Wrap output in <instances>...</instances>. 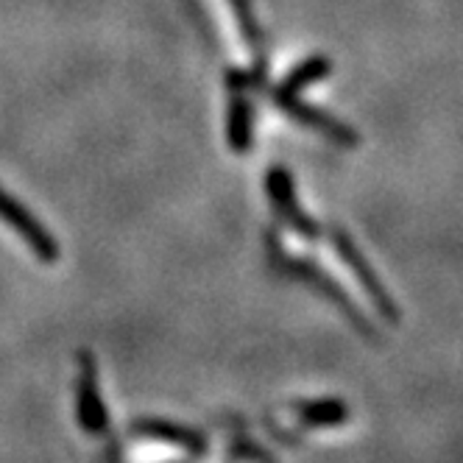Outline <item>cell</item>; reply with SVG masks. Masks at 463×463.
<instances>
[{
    "mask_svg": "<svg viewBox=\"0 0 463 463\" xmlns=\"http://www.w3.org/2000/svg\"><path fill=\"white\" fill-rule=\"evenodd\" d=\"M277 107H279L282 112H288L293 120H299L302 126H307V128L318 131L321 137L335 140V143H338V146H344V148H354V146L360 143L357 131H354L352 126H346L344 120L333 118L329 112H324V109H318V107H313V104L302 101V95H293V98H277Z\"/></svg>",
    "mask_w": 463,
    "mask_h": 463,
    "instance_id": "cell-5",
    "label": "cell"
},
{
    "mask_svg": "<svg viewBox=\"0 0 463 463\" xmlns=\"http://www.w3.org/2000/svg\"><path fill=\"white\" fill-rule=\"evenodd\" d=\"M229 87H232V98H229V112H226V140L232 154H249L251 151V140H254V126H251V104L243 92L246 87V73L232 71L229 73Z\"/></svg>",
    "mask_w": 463,
    "mask_h": 463,
    "instance_id": "cell-7",
    "label": "cell"
},
{
    "mask_svg": "<svg viewBox=\"0 0 463 463\" xmlns=\"http://www.w3.org/2000/svg\"><path fill=\"white\" fill-rule=\"evenodd\" d=\"M299 271H302V277H310V279H313V282H316V285H318V288H321V290H324L326 296H333V299H335V305H338V307H341V310H344L346 316H352L357 326H366V321H363V316H360V313L354 310V305H349V302H346L344 290H341V288H338L335 282H329V279H326V277H324V274H321V271H318L316 266H310V262H307V266H299Z\"/></svg>",
    "mask_w": 463,
    "mask_h": 463,
    "instance_id": "cell-10",
    "label": "cell"
},
{
    "mask_svg": "<svg viewBox=\"0 0 463 463\" xmlns=\"http://www.w3.org/2000/svg\"><path fill=\"white\" fill-rule=\"evenodd\" d=\"M266 190H269V198L274 210L279 213V218L296 232L299 238L305 241H316L318 238V223L302 210L299 198H296V187H293V176L288 168H282V165H274V168L269 171L266 176Z\"/></svg>",
    "mask_w": 463,
    "mask_h": 463,
    "instance_id": "cell-4",
    "label": "cell"
},
{
    "mask_svg": "<svg viewBox=\"0 0 463 463\" xmlns=\"http://www.w3.org/2000/svg\"><path fill=\"white\" fill-rule=\"evenodd\" d=\"M349 405L338 396H324V400H307L296 405V419L305 427L313 430H333V427H344L349 421Z\"/></svg>",
    "mask_w": 463,
    "mask_h": 463,
    "instance_id": "cell-8",
    "label": "cell"
},
{
    "mask_svg": "<svg viewBox=\"0 0 463 463\" xmlns=\"http://www.w3.org/2000/svg\"><path fill=\"white\" fill-rule=\"evenodd\" d=\"M135 436L151 444H162V447H174L184 455H204L207 452V439L193 427L176 424V421H165V419H137L131 424Z\"/></svg>",
    "mask_w": 463,
    "mask_h": 463,
    "instance_id": "cell-6",
    "label": "cell"
},
{
    "mask_svg": "<svg viewBox=\"0 0 463 463\" xmlns=\"http://www.w3.org/2000/svg\"><path fill=\"white\" fill-rule=\"evenodd\" d=\"M333 73V61L326 56H307L305 61H299L296 68L282 79V84L274 92V101L277 98H293V95H302L307 87L318 84L321 79H326Z\"/></svg>",
    "mask_w": 463,
    "mask_h": 463,
    "instance_id": "cell-9",
    "label": "cell"
},
{
    "mask_svg": "<svg viewBox=\"0 0 463 463\" xmlns=\"http://www.w3.org/2000/svg\"><path fill=\"white\" fill-rule=\"evenodd\" d=\"M76 421L84 433L104 436L109 427V411L101 391H98L95 360L90 352L79 354V377H76Z\"/></svg>",
    "mask_w": 463,
    "mask_h": 463,
    "instance_id": "cell-3",
    "label": "cell"
},
{
    "mask_svg": "<svg viewBox=\"0 0 463 463\" xmlns=\"http://www.w3.org/2000/svg\"><path fill=\"white\" fill-rule=\"evenodd\" d=\"M229 6H232V12H235V20H238V25H241L243 40H246L254 51H260V45H262V31H260V25H257L254 9H251V0H229Z\"/></svg>",
    "mask_w": 463,
    "mask_h": 463,
    "instance_id": "cell-11",
    "label": "cell"
},
{
    "mask_svg": "<svg viewBox=\"0 0 463 463\" xmlns=\"http://www.w3.org/2000/svg\"><path fill=\"white\" fill-rule=\"evenodd\" d=\"M0 221L14 232V235L31 249V254H34L40 262H48L51 266V262L59 260V243L48 232V226L23 202H17L4 184H0Z\"/></svg>",
    "mask_w": 463,
    "mask_h": 463,
    "instance_id": "cell-2",
    "label": "cell"
},
{
    "mask_svg": "<svg viewBox=\"0 0 463 463\" xmlns=\"http://www.w3.org/2000/svg\"><path fill=\"white\" fill-rule=\"evenodd\" d=\"M329 235H333V246H335L341 262L352 271V277H354V282L360 285V290L369 296V302L374 305V310H377L388 324H400V318H402L400 307H396V302L391 299V293H388L385 285L380 282L377 271L372 269V262H369L366 257H363V251L354 246L352 235H346V232L338 229V226H335L333 232H329Z\"/></svg>",
    "mask_w": 463,
    "mask_h": 463,
    "instance_id": "cell-1",
    "label": "cell"
}]
</instances>
